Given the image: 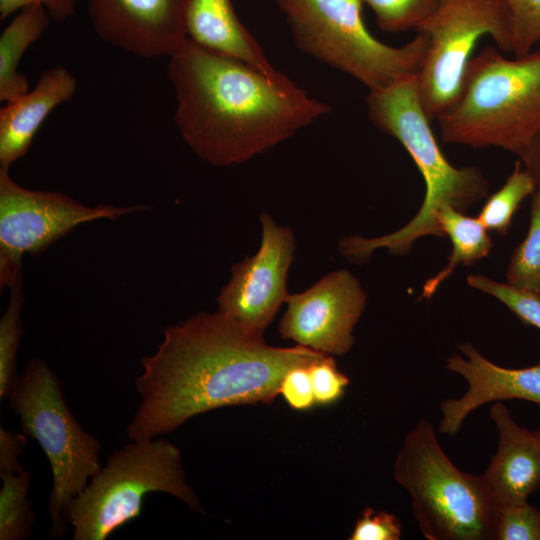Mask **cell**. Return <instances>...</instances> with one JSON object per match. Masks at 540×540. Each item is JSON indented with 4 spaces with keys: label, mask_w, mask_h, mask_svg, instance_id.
I'll return each instance as SVG.
<instances>
[{
    "label": "cell",
    "mask_w": 540,
    "mask_h": 540,
    "mask_svg": "<svg viewBox=\"0 0 540 540\" xmlns=\"http://www.w3.org/2000/svg\"><path fill=\"white\" fill-rule=\"evenodd\" d=\"M294 45L369 91L418 74L428 50L424 33L396 47L376 39L362 18L361 0H274Z\"/></svg>",
    "instance_id": "obj_6"
},
{
    "label": "cell",
    "mask_w": 540,
    "mask_h": 540,
    "mask_svg": "<svg viewBox=\"0 0 540 540\" xmlns=\"http://www.w3.org/2000/svg\"><path fill=\"white\" fill-rule=\"evenodd\" d=\"M393 476L410 495L414 519L426 539H495L499 507L481 475L453 464L427 419L407 432Z\"/></svg>",
    "instance_id": "obj_5"
},
{
    "label": "cell",
    "mask_w": 540,
    "mask_h": 540,
    "mask_svg": "<svg viewBox=\"0 0 540 540\" xmlns=\"http://www.w3.org/2000/svg\"><path fill=\"white\" fill-rule=\"evenodd\" d=\"M512 24V52L522 57L540 42V0H504Z\"/></svg>",
    "instance_id": "obj_26"
},
{
    "label": "cell",
    "mask_w": 540,
    "mask_h": 540,
    "mask_svg": "<svg viewBox=\"0 0 540 540\" xmlns=\"http://www.w3.org/2000/svg\"><path fill=\"white\" fill-rule=\"evenodd\" d=\"M147 205L87 206L55 191L24 188L0 167V286L21 277L25 254H39L75 227L148 210Z\"/></svg>",
    "instance_id": "obj_10"
},
{
    "label": "cell",
    "mask_w": 540,
    "mask_h": 540,
    "mask_svg": "<svg viewBox=\"0 0 540 540\" xmlns=\"http://www.w3.org/2000/svg\"><path fill=\"white\" fill-rule=\"evenodd\" d=\"M373 11L379 27L387 32L418 31L442 0H361Z\"/></svg>",
    "instance_id": "obj_24"
},
{
    "label": "cell",
    "mask_w": 540,
    "mask_h": 540,
    "mask_svg": "<svg viewBox=\"0 0 540 540\" xmlns=\"http://www.w3.org/2000/svg\"><path fill=\"white\" fill-rule=\"evenodd\" d=\"M31 4L44 6L53 21L61 22L75 12L77 0H0V20Z\"/></svg>",
    "instance_id": "obj_31"
},
{
    "label": "cell",
    "mask_w": 540,
    "mask_h": 540,
    "mask_svg": "<svg viewBox=\"0 0 540 540\" xmlns=\"http://www.w3.org/2000/svg\"><path fill=\"white\" fill-rule=\"evenodd\" d=\"M536 188L533 176L517 162L501 188L486 198L477 218L488 231L506 234L516 211Z\"/></svg>",
    "instance_id": "obj_21"
},
{
    "label": "cell",
    "mask_w": 540,
    "mask_h": 540,
    "mask_svg": "<svg viewBox=\"0 0 540 540\" xmlns=\"http://www.w3.org/2000/svg\"><path fill=\"white\" fill-rule=\"evenodd\" d=\"M326 355L297 344L270 346L219 311L194 314L167 326L156 351L141 359V401L127 435L151 440L217 408L271 403L290 369Z\"/></svg>",
    "instance_id": "obj_1"
},
{
    "label": "cell",
    "mask_w": 540,
    "mask_h": 540,
    "mask_svg": "<svg viewBox=\"0 0 540 540\" xmlns=\"http://www.w3.org/2000/svg\"><path fill=\"white\" fill-rule=\"evenodd\" d=\"M0 478V540H24L30 536L35 522L27 499L31 475L23 470L0 473Z\"/></svg>",
    "instance_id": "obj_20"
},
{
    "label": "cell",
    "mask_w": 540,
    "mask_h": 540,
    "mask_svg": "<svg viewBox=\"0 0 540 540\" xmlns=\"http://www.w3.org/2000/svg\"><path fill=\"white\" fill-rule=\"evenodd\" d=\"M439 227L452 244L448 262L436 275L425 281L421 298L430 299L439 286L459 265H470L486 257L493 242L477 217H470L452 207H443L437 216Z\"/></svg>",
    "instance_id": "obj_19"
},
{
    "label": "cell",
    "mask_w": 540,
    "mask_h": 540,
    "mask_svg": "<svg viewBox=\"0 0 540 540\" xmlns=\"http://www.w3.org/2000/svg\"><path fill=\"white\" fill-rule=\"evenodd\" d=\"M467 282L471 288L499 300L523 323L540 330V293L498 282L481 274L469 275Z\"/></svg>",
    "instance_id": "obj_25"
},
{
    "label": "cell",
    "mask_w": 540,
    "mask_h": 540,
    "mask_svg": "<svg viewBox=\"0 0 540 540\" xmlns=\"http://www.w3.org/2000/svg\"><path fill=\"white\" fill-rule=\"evenodd\" d=\"M517 156L536 183H540V131Z\"/></svg>",
    "instance_id": "obj_33"
},
{
    "label": "cell",
    "mask_w": 540,
    "mask_h": 540,
    "mask_svg": "<svg viewBox=\"0 0 540 540\" xmlns=\"http://www.w3.org/2000/svg\"><path fill=\"white\" fill-rule=\"evenodd\" d=\"M496 540H540V510L524 502L499 508Z\"/></svg>",
    "instance_id": "obj_27"
},
{
    "label": "cell",
    "mask_w": 540,
    "mask_h": 540,
    "mask_svg": "<svg viewBox=\"0 0 540 540\" xmlns=\"http://www.w3.org/2000/svg\"><path fill=\"white\" fill-rule=\"evenodd\" d=\"M417 32L429 41L416 78L431 121L457 102L480 38L490 36L499 50L512 52V24L504 0H442Z\"/></svg>",
    "instance_id": "obj_9"
},
{
    "label": "cell",
    "mask_w": 540,
    "mask_h": 540,
    "mask_svg": "<svg viewBox=\"0 0 540 540\" xmlns=\"http://www.w3.org/2000/svg\"><path fill=\"white\" fill-rule=\"evenodd\" d=\"M187 0H89L100 39L145 59L174 54L187 39Z\"/></svg>",
    "instance_id": "obj_13"
},
{
    "label": "cell",
    "mask_w": 540,
    "mask_h": 540,
    "mask_svg": "<svg viewBox=\"0 0 540 540\" xmlns=\"http://www.w3.org/2000/svg\"><path fill=\"white\" fill-rule=\"evenodd\" d=\"M401 521L392 513L366 507L357 519L350 540H399Z\"/></svg>",
    "instance_id": "obj_29"
},
{
    "label": "cell",
    "mask_w": 540,
    "mask_h": 540,
    "mask_svg": "<svg viewBox=\"0 0 540 540\" xmlns=\"http://www.w3.org/2000/svg\"><path fill=\"white\" fill-rule=\"evenodd\" d=\"M76 77L65 67L45 70L36 86L0 110V167H9L29 150L39 128L77 90Z\"/></svg>",
    "instance_id": "obj_16"
},
{
    "label": "cell",
    "mask_w": 540,
    "mask_h": 540,
    "mask_svg": "<svg viewBox=\"0 0 540 540\" xmlns=\"http://www.w3.org/2000/svg\"><path fill=\"white\" fill-rule=\"evenodd\" d=\"M168 58L178 131L215 166L242 164L332 110L283 73L267 74L188 38Z\"/></svg>",
    "instance_id": "obj_2"
},
{
    "label": "cell",
    "mask_w": 540,
    "mask_h": 540,
    "mask_svg": "<svg viewBox=\"0 0 540 540\" xmlns=\"http://www.w3.org/2000/svg\"><path fill=\"white\" fill-rule=\"evenodd\" d=\"M10 298L6 311L0 319V397L7 398L18 376L16 354L19 347L23 303L21 277L10 286Z\"/></svg>",
    "instance_id": "obj_23"
},
{
    "label": "cell",
    "mask_w": 540,
    "mask_h": 540,
    "mask_svg": "<svg viewBox=\"0 0 540 540\" xmlns=\"http://www.w3.org/2000/svg\"><path fill=\"white\" fill-rule=\"evenodd\" d=\"M185 29L188 39L209 51L270 75L279 72L238 18L232 0H187Z\"/></svg>",
    "instance_id": "obj_17"
},
{
    "label": "cell",
    "mask_w": 540,
    "mask_h": 540,
    "mask_svg": "<svg viewBox=\"0 0 540 540\" xmlns=\"http://www.w3.org/2000/svg\"><path fill=\"white\" fill-rule=\"evenodd\" d=\"M490 418L498 448L481 478L499 508L527 502L540 487V430L519 425L502 402H494Z\"/></svg>",
    "instance_id": "obj_15"
},
{
    "label": "cell",
    "mask_w": 540,
    "mask_h": 540,
    "mask_svg": "<svg viewBox=\"0 0 540 540\" xmlns=\"http://www.w3.org/2000/svg\"><path fill=\"white\" fill-rule=\"evenodd\" d=\"M261 244L253 256L234 264L231 278L221 289L218 311L247 334L263 337L290 293L287 276L294 259L293 231L278 225L267 213L260 215Z\"/></svg>",
    "instance_id": "obj_11"
},
{
    "label": "cell",
    "mask_w": 540,
    "mask_h": 540,
    "mask_svg": "<svg viewBox=\"0 0 540 540\" xmlns=\"http://www.w3.org/2000/svg\"><path fill=\"white\" fill-rule=\"evenodd\" d=\"M458 348L462 355L448 357L445 368L460 375L467 390L459 398L440 403L438 430L442 434H457L469 414L486 403L519 399L540 405V363L507 368L488 360L471 343H461Z\"/></svg>",
    "instance_id": "obj_14"
},
{
    "label": "cell",
    "mask_w": 540,
    "mask_h": 540,
    "mask_svg": "<svg viewBox=\"0 0 540 540\" xmlns=\"http://www.w3.org/2000/svg\"><path fill=\"white\" fill-rule=\"evenodd\" d=\"M279 394L294 410H308L315 403L308 366L290 369L282 379Z\"/></svg>",
    "instance_id": "obj_30"
},
{
    "label": "cell",
    "mask_w": 540,
    "mask_h": 540,
    "mask_svg": "<svg viewBox=\"0 0 540 540\" xmlns=\"http://www.w3.org/2000/svg\"><path fill=\"white\" fill-rule=\"evenodd\" d=\"M436 120L444 143L518 155L540 131V48L514 59L482 49L468 64L457 102Z\"/></svg>",
    "instance_id": "obj_4"
},
{
    "label": "cell",
    "mask_w": 540,
    "mask_h": 540,
    "mask_svg": "<svg viewBox=\"0 0 540 540\" xmlns=\"http://www.w3.org/2000/svg\"><path fill=\"white\" fill-rule=\"evenodd\" d=\"M26 444L25 434L0 427V473H18L24 470L18 458Z\"/></svg>",
    "instance_id": "obj_32"
},
{
    "label": "cell",
    "mask_w": 540,
    "mask_h": 540,
    "mask_svg": "<svg viewBox=\"0 0 540 540\" xmlns=\"http://www.w3.org/2000/svg\"><path fill=\"white\" fill-rule=\"evenodd\" d=\"M7 398L24 434L38 442L50 463L49 535L61 537L67 525L65 510L102 467L101 442L83 429L66 402L60 379L40 358L28 363Z\"/></svg>",
    "instance_id": "obj_8"
},
{
    "label": "cell",
    "mask_w": 540,
    "mask_h": 540,
    "mask_svg": "<svg viewBox=\"0 0 540 540\" xmlns=\"http://www.w3.org/2000/svg\"><path fill=\"white\" fill-rule=\"evenodd\" d=\"M367 111L372 124L410 155L423 177L425 195L418 212L400 229L375 238H341L340 253L355 263L366 262L377 249L404 255L421 237L444 238L437 221L439 211L452 207L465 212L489 193V183L478 168L455 167L442 153L421 104L416 75L369 91Z\"/></svg>",
    "instance_id": "obj_3"
},
{
    "label": "cell",
    "mask_w": 540,
    "mask_h": 540,
    "mask_svg": "<svg viewBox=\"0 0 540 540\" xmlns=\"http://www.w3.org/2000/svg\"><path fill=\"white\" fill-rule=\"evenodd\" d=\"M308 369L316 403L332 404L344 394L349 379L338 370L332 355L315 361Z\"/></svg>",
    "instance_id": "obj_28"
},
{
    "label": "cell",
    "mask_w": 540,
    "mask_h": 540,
    "mask_svg": "<svg viewBox=\"0 0 540 540\" xmlns=\"http://www.w3.org/2000/svg\"><path fill=\"white\" fill-rule=\"evenodd\" d=\"M506 278L512 286L540 293V183L532 194L527 234L510 257Z\"/></svg>",
    "instance_id": "obj_22"
},
{
    "label": "cell",
    "mask_w": 540,
    "mask_h": 540,
    "mask_svg": "<svg viewBox=\"0 0 540 540\" xmlns=\"http://www.w3.org/2000/svg\"><path fill=\"white\" fill-rule=\"evenodd\" d=\"M152 492L168 493L202 512L186 480L180 449L165 439L131 440L110 453L65 510L73 539L109 538L141 515L144 498Z\"/></svg>",
    "instance_id": "obj_7"
},
{
    "label": "cell",
    "mask_w": 540,
    "mask_h": 540,
    "mask_svg": "<svg viewBox=\"0 0 540 540\" xmlns=\"http://www.w3.org/2000/svg\"><path fill=\"white\" fill-rule=\"evenodd\" d=\"M286 303L278 327L283 339L327 355H344L353 346V330L367 295L352 273L340 269L305 291L290 294Z\"/></svg>",
    "instance_id": "obj_12"
},
{
    "label": "cell",
    "mask_w": 540,
    "mask_h": 540,
    "mask_svg": "<svg viewBox=\"0 0 540 540\" xmlns=\"http://www.w3.org/2000/svg\"><path fill=\"white\" fill-rule=\"evenodd\" d=\"M51 17L44 6L31 4L19 10L0 36V101L10 103L29 91L26 74L18 71L28 47L40 38Z\"/></svg>",
    "instance_id": "obj_18"
}]
</instances>
